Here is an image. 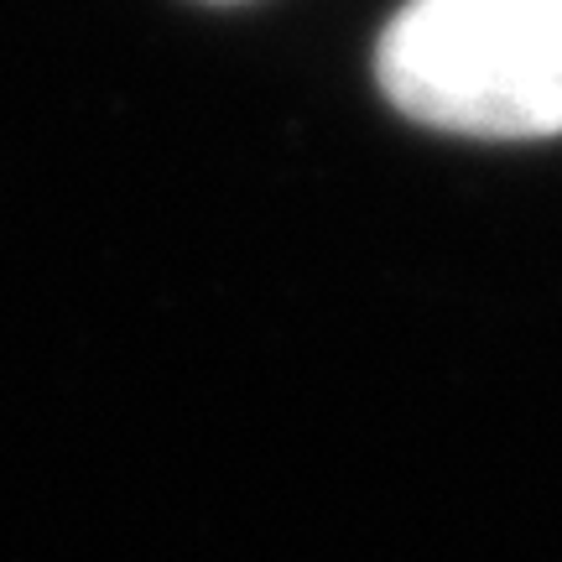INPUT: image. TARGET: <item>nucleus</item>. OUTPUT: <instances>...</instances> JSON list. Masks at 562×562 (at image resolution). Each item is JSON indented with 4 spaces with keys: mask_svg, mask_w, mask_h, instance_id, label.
Instances as JSON below:
<instances>
[{
    "mask_svg": "<svg viewBox=\"0 0 562 562\" xmlns=\"http://www.w3.org/2000/svg\"><path fill=\"white\" fill-rule=\"evenodd\" d=\"M375 83L442 136H562V0H406L375 37Z\"/></svg>",
    "mask_w": 562,
    "mask_h": 562,
    "instance_id": "nucleus-1",
    "label": "nucleus"
},
{
    "mask_svg": "<svg viewBox=\"0 0 562 562\" xmlns=\"http://www.w3.org/2000/svg\"><path fill=\"white\" fill-rule=\"evenodd\" d=\"M209 5H240V0H209Z\"/></svg>",
    "mask_w": 562,
    "mask_h": 562,
    "instance_id": "nucleus-2",
    "label": "nucleus"
}]
</instances>
